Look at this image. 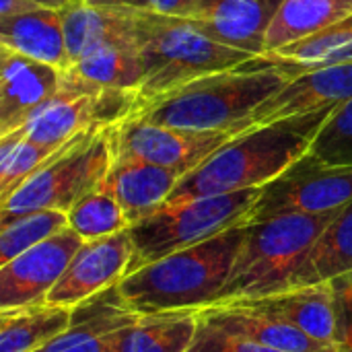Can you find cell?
<instances>
[{
  "instance_id": "obj_1",
  "label": "cell",
  "mask_w": 352,
  "mask_h": 352,
  "mask_svg": "<svg viewBox=\"0 0 352 352\" xmlns=\"http://www.w3.org/2000/svg\"><path fill=\"white\" fill-rule=\"evenodd\" d=\"M305 74L297 64L258 56L235 68L192 80L142 105L134 116L192 132H239L241 124L287 82Z\"/></svg>"
},
{
  "instance_id": "obj_2",
  "label": "cell",
  "mask_w": 352,
  "mask_h": 352,
  "mask_svg": "<svg viewBox=\"0 0 352 352\" xmlns=\"http://www.w3.org/2000/svg\"><path fill=\"white\" fill-rule=\"evenodd\" d=\"M334 107H324L237 134L198 169L188 173L177 184L167 204L268 186L309 153L316 134Z\"/></svg>"
},
{
  "instance_id": "obj_3",
  "label": "cell",
  "mask_w": 352,
  "mask_h": 352,
  "mask_svg": "<svg viewBox=\"0 0 352 352\" xmlns=\"http://www.w3.org/2000/svg\"><path fill=\"white\" fill-rule=\"evenodd\" d=\"M245 229L248 223H241L124 276L118 291L126 307L136 316H157L214 305L241 250Z\"/></svg>"
},
{
  "instance_id": "obj_4",
  "label": "cell",
  "mask_w": 352,
  "mask_h": 352,
  "mask_svg": "<svg viewBox=\"0 0 352 352\" xmlns=\"http://www.w3.org/2000/svg\"><path fill=\"white\" fill-rule=\"evenodd\" d=\"M134 43L142 64V85L134 113L202 76L235 68L258 56L223 45L204 35L192 19L136 10ZM132 113V116H134Z\"/></svg>"
},
{
  "instance_id": "obj_5",
  "label": "cell",
  "mask_w": 352,
  "mask_h": 352,
  "mask_svg": "<svg viewBox=\"0 0 352 352\" xmlns=\"http://www.w3.org/2000/svg\"><path fill=\"white\" fill-rule=\"evenodd\" d=\"M342 208L248 223L241 250L214 305L254 301L289 291L299 264Z\"/></svg>"
},
{
  "instance_id": "obj_6",
  "label": "cell",
  "mask_w": 352,
  "mask_h": 352,
  "mask_svg": "<svg viewBox=\"0 0 352 352\" xmlns=\"http://www.w3.org/2000/svg\"><path fill=\"white\" fill-rule=\"evenodd\" d=\"M116 126H93L68 140L10 198L0 202V219L35 210L70 208L99 188L116 161Z\"/></svg>"
},
{
  "instance_id": "obj_7",
  "label": "cell",
  "mask_w": 352,
  "mask_h": 352,
  "mask_svg": "<svg viewBox=\"0 0 352 352\" xmlns=\"http://www.w3.org/2000/svg\"><path fill=\"white\" fill-rule=\"evenodd\" d=\"M260 194L262 188H252L233 194L165 204L153 217L130 225L128 235L132 239L134 254L128 274L248 223Z\"/></svg>"
},
{
  "instance_id": "obj_8",
  "label": "cell",
  "mask_w": 352,
  "mask_h": 352,
  "mask_svg": "<svg viewBox=\"0 0 352 352\" xmlns=\"http://www.w3.org/2000/svg\"><path fill=\"white\" fill-rule=\"evenodd\" d=\"M351 202L352 167H330L307 153L262 188L248 223H264L287 214L332 212Z\"/></svg>"
},
{
  "instance_id": "obj_9",
  "label": "cell",
  "mask_w": 352,
  "mask_h": 352,
  "mask_svg": "<svg viewBox=\"0 0 352 352\" xmlns=\"http://www.w3.org/2000/svg\"><path fill=\"white\" fill-rule=\"evenodd\" d=\"M237 132H192L128 118L116 124V157H134L175 171L182 179L210 159Z\"/></svg>"
},
{
  "instance_id": "obj_10",
  "label": "cell",
  "mask_w": 352,
  "mask_h": 352,
  "mask_svg": "<svg viewBox=\"0 0 352 352\" xmlns=\"http://www.w3.org/2000/svg\"><path fill=\"white\" fill-rule=\"evenodd\" d=\"M85 239L66 227L43 243L0 266V309L45 303Z\"/></svg>"
},
{
  "instance_id": "obj_11",
  "label": "cell",
  "mask_w": 352,
  "mask_h": 352,
  "mask_svg": "<svg viewBox=\"0 0 352 352\" xmlns=\"http://www.w3.org/2000/svg\"><path fill=\"white\" fill-rule=\"evenodd\" d=\"M132 254L134 245L128 229L111 237L85 241L62 278L50 291L45 303L74 309L95 295L118 287L128 274Z\"/></svg>"
},
{
  "instance_id": "obj_12",
  "label": "cell",
  "mask_w": 352,
  "mask_h": 352,
  "mask_svg": "<svg viewBox=\"0 0 352 352\" xmlns=\"http://www.w3.org/2000/svg\"><path fill=\"white\" fill-rule=\"evenodd\" d=\"M352 99V62L316 68L299 74L287 82L274 97L264 101L239 128L248 132L252 128L268 126L287 118L303 116L324 107H334Z\"/></svg>"
},
{
  "instance_id": "obj_13",
  "label": "cell",
  "mask_w": 352,
  "mask_h": 352,
  "mask_svg": "<svg viewBox=\"0 0 352 352\" xmlns=\"http://www.w3.org/2000/svg\"><path fill=\"white\" fill-rule=\"evenodd\" d=\"M0 54V136H6L60 91L64 72L8 47Z\"/></svg>"
},
{
  "instance_id": "obj_14",
  "label": "cell",
  "mask_w": 352,
  "mask_h": 352,
  "mask_svg": "<svg viewBox=\"0 0 352 352\" xmlns=\"http://www.w3.org/2000/svg\"><path fill=\"white\" fill-rule=\"evenodd\" d=\"M283 0H198L192 21L210 39L264 56L266 33Z\"/></svg>"
},
{
  "instance_id": "obj_15",
  "label": "cell",
  "mask_w": 352,
  "mask_h": 352,
  "mask_svg": "<svg viewBox=\"0 0 352 352\" xmlns=\"http://www.w3.org/2000/svg\"><path fill=\"white\" fill-rule=\"evenodd\" d=\"M198 320L212 328L250 338L268 349L280 352H340L338 346L324 344L291 326L289 322L274 318L266 311L254 309L241 303L212 305L198 311Z\"/></svg>"
},
{
  "instance_id": "obj_16",
  "label": "cell",
  "mask_w": 352,
  "mask_h": 352,
  "mask_svg": "<svg viewBox=\"0 0 352 352\" xmlns=\"http://www.w3.org/2000/svg\"><path fill=\"white\" fill-rule=\"evenodd\" d=\"M136 318L111 287L74 307L70 328L35 352H109V336Z\"/></svg>"
},
{
  "instance_id": "obj_17",
  "label": "cell",
  "mask_w": 352,
  "mask_h": 352,
  "mask_svg": "<svg viewBox=\"0 0 352 352\" xmlns=\"http://www.w3.org/2000/svg\"><path fill=\"white\" fill-rule=\"evenodd\" d=\"M128 225H136L159 212L182 177L165 167L134 157H116L107 175Z\"/></svg>"
},
{
  "instance_id": "obj_18",
  "label": "cell",
  "mask_w": 352,
  "mask_h": 352,
  "mask_svg": "<svg viewBox=\"0 0 352 352\" xmlns=\"http://www.w3.org/2000/svg\"><path fill=\"white\" fill-rule=\"evenodd\" d=\"M289 322L307 336L324 344H336V303L332 283L289 289L264 299L237 301Z\"/></svg>"
},
{
  "instance_id": "obj_19",
  "label": "cell",
  "mask_w": 352,
  "mask_h": 352,
  "mask_svg": "<svg viewBox=\"0 0 352 352\" xmlns=\"http://www.w3.org/2000/svg\"><path fill=\"white\" fill-rule=\"evenodd\" d=\"M0 43L62 72L70 68L62 10L35 8L14 19H0Z\"/></svg>"
},
{
  "instance_id": "obj_20",
  "label": "cell",
  "mask_w": 352,
  "mask_h": 352,
  "mask_svg": "<svg viewBox=\"0 0 352 352\" xmlns=\"http://www.w3.org/2000/svg\"><path fill=\"white\" fill-rule=\"evenodd\" d=\"M138 8H97L72 2L62 10L70 66L99 47L134 37Z\"/></svg>"
},
{
  "instance_id": "obj_21",
  "label": "cell",
  "mask_w": 352,
  "mask_h": 352,
  "mask_svg": "<svg viewBox=\"0 0 352 352\" xmlns=\"http://www.w3.org/2000/svg\"><path fill=\"white\" fill-rule=\"evenodd\" d=\"M198 328V311L138 316L109 336V352H188Z\"/></svg>"
},
{
  "instance_id": "obj_22",
  "label": "cell",
  "mask_w": 352,
  "mask_h": 352,
  "mask_svg": "<svg viewBox=\"0 0 352 352\" xmlns=\"http://www.w3.org/2000/svg\"><path fill=\"white\" fill-rule=\"evenodd\" d=\"M352 272V202L346 204L334 221L324 229L299 264L293 287L328 285Z\"/></svg>"
},
{
  "instance_id": "obj_23",
  "label": "cell",
  "mask_w": 352,
  "mask_h": 352,
  "mask_svg": "<svg viewBox=\"0 0 352 352\" xmlns=\"http://www.w3.org/2000/svg\"><path fill=\"white\" fill-rule=\"evenodd\" d=\"M64 74L95 89L134 93L138 97L142 85V64L134 37L99 47L97 52L74 62Z\"/></svg>"
},
{
  "instance_id": "obj_24",
  "label": "cell",
  "mask_w": 352,
  "mask_h": 352,
  "mask_svg": "<svg viewBox=\"0 0 352 352\" xmlns=\"http://www.w3.org/2000/svg\"><path fill=\"white\" fill-rule=\"evenodd\" d=\"M352 14V0H283L270 21L264 56L301 41Z\"/></svg>"
},
{
  "instance_id": "obj_25",
  "label": "cell",
  "mask_w": 352,
  "mask_h": 352,
  "mask_svg": "<svg viewBox=\"0 0 352 352\" xmlns=\"http://www.w3.org/2000/svg\"><path fill=\"white\" fill-rule=\"evenodd\" d=\"M72 307L35 303L0 309V352H35L70 328Z\"/></svg>"
},
{
  "instance_id": "obj_26",
  "label": "cell",
  "mask_w": 352,
  "mask_h": 352,
  "mask_svg": "<svg viewBox=\"0 0 352 352\" xmlns=\"http://www.w3.org/2000/svg\"><path fill=\"white\" fill-rule=\"evenodd\" d=\"M274 60L297 64L303 72L351 64L352 62V14L301 39L287 47H280L272 54H266Z\"/></svg>"
},
{
  "instance_id": "obj_27",
  "label": "cell",
  "mask_w": 352,
  "mask_h": 352,
  "mask_svg": "<svg viewBox=\"0 0 352 352\" xmlns=\"http://www.w3.org/2000/svg\"><path fill=\"white\" fill-rule=\"evenodd\" d=\"M68 225L85 241L111 237L130 227L107 179L70 208Z\"/></svg>"
},
{
  "instance_id": "obj_28",
  "label": "cell",
  "mask_w": 352,
  "mask_h": 352,
  "mask_svg": "<svg viewBox=\"0 0 352 352\" xmlns=\"http://www.w3.org/2000/svg\"><path fill=\"white\" fill-rule=\"evenodd\" d=\"M66 227H70L68 214L60 210H35L0 219V266L12 262Z\"/></svg>"
},
{
  "instance_id": "obj_29",
  "label": "cell",
  "mask_w": 352,
  "mask_h": 352,
  "mask_svg": "<svg viewBox=\"0 0 352 352\" xmlns=\"http://www.w3.org/2000/svg\"><path fill=\"white\" fill-rule=\"evenodd\" d=\"M62 146L37 144L19 130L0 136V202L10 198Z\"/></svg>"
},
{
  "instance_id": "obj_30",
  "label": "cell",
  "mask_w": 352,
  "mask_h": 352,
  "mask_svg": "<svg viewBox=\"0 0 352 352\" xmlns=\"http://www.w3.org/2000/svg\"><path fill=\"white\" fill-rule=\"evenodd\" d=\"M309 155L330 167H352V99L334 107L316 134Z\"/></svg>"
},
{
  "instance_id": "obj_31",
  "label": "cell",
  "mask_w": 352,
  "mask_h": 352,
  "mask_svg": "<svg viewBox=\"0 0 352 352\" xmlns=\"http://www.w3.org/2000/svg\"><path fill=\"white\" fill-rule=\"evenodd\" d=\"M188 352H280L268 349L260 342H254L250 338L212 328L208 324L200 322L198 334Z\"/></svg>"
},
{
  "instance_id": "obj_32",
  "label": "cell",
  "mask_w": 352,
  "mask_h": 352,
  "mask_svg": "<svg viewBox=\"0 0 352 352\" xmlns=\"http://www.w3.org/2000/svg\"><path fill=\"white\" fill-rule=\"evenodd\" d=\"M336 303V344L352 349V272L332 280Z\"/></svg>"
},
{
  "instance_id": "obj_33",
  "label": "cell",
  "mask_w": 352,
  "mask_h": 352,
  "mask_svg": "<svg viewBox=\"0 0 352 352\" xmlns=\"http://www.w3.org/2000/svg\"><path fill=\"white\" fill-rule=\"evenodd\" d=\"M144 4L146 10L184 19H192V14L198 8V0H144Z\"/></svg>"
},
{
  "instance_id": "obj_34",
  "label": "cell",
  "mask_w": 352,
  "mask_h": 352,
  "mask_svg": "<svg viewBox=\"0 0 352 352\" xmlns=\"http://www.w3.org/2000/svg\"><path fill=\"white\" fill-rule=\"evenodd\" d=\"M35 8H41L29 0H0V19H14L27 14Z\"/></svg>"
},
{
  "instance_id": "obj_35",
  "label": "cell",
  "mask_w": 352,
  "mask_h": 352,
  "mask_svg": "<svg viewBox=\"0 0 352 352\" xmlns=\"http://www.w3.org/2000/svg\"><path fill=\"white\" fill-rule=\"evenodd\" d=\"M87 6H97V8H138L146 10L144 0H76Z\"/></svg>"
},
{
  "instance_id": "obj_36",
  "label": "cell",
  "mask_w": 352,
  "mask_h": 352,
  "mask_svg": "<svg viewBox=\"0 0 352 352\" xmlns=\"http://www.w3.org/2000/svg\"><path fill=\"white\" fill-rule=\"evenodd\" d=\"M29 2H33V4H37V6H41V8H56V10H64L66 6H70L72 2H76V0H29Z\"/></svg>"
},
{
  "instance_id": "obj_37",
  "label": "cell",
  "mask_w": 352,
  "mask_h": 352,
  "mask_svg": "<svg viewBox=\"0 0 352 352\" xmlns=\"http://www.w3.org/2000/svg\"><path fill=\"white\" fill-rule=\"evenodd\" d=\"M340 352H352V349H340Z\"/></svg>"
}]
</instances>
